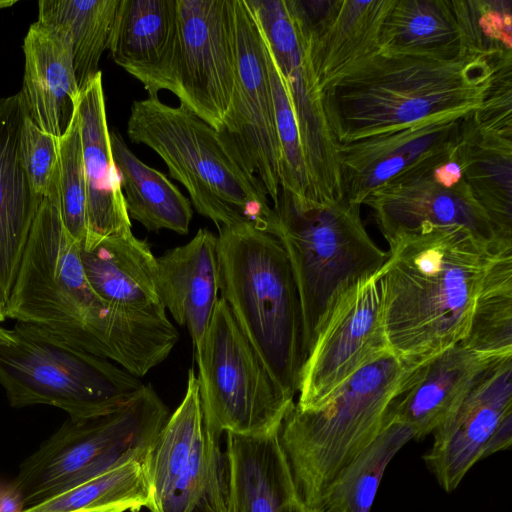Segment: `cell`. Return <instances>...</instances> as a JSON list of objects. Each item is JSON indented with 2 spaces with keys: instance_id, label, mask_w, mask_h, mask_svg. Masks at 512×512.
Instances as JSON below:
<instances>
[{
  "instance_id": "obj_3",
  "label": "cell",
  "mask_w": 512,
  "mask_h": 512,
  "mask_svg": "<svg viewBox=\"0 0 512 512\" xmlns=\"http://www.w3.org/2000/svg\"><path fill=\"white\" fill-rule=\"evenodd\" d=\"M494 68L480 55L445 60L379 49L324 90L338 145L479 108Z\"/></svg>"
},
{
  "instance_id": "obj_24",
  "label": "cell",
  "mask_w": 512,
  "mask_h": 512,
  "mask_svg": "<svg viewBox=\"0 0 512 512\" xmlns=\"http://www.w3.org/2000/svg\"><path fill=\"white\" fill-rule=\"evenodd\" d=\"M278 430L257 435L226 432L228 512H299L303 508Z\"/></svg>"
},
{
  "instance_id": "obj_13",
  "label": "cell",
  "mask_w": 512,
  "mask_h": 512,
  "mask_svg": "<svg viewBox=\"0 0 512 512\" xmlns=\"http://www.w3.org/2000/svg\"><path fill=\"white\" fill-rule=\"evenodd\" d=\"M284 79L295 113L312 198H343L338 143L324 93L311 66L307 31L296 0H247Z\"/></svg>"
},
{
  "instance_id": "obj_8",
  "label": "cell",
  "mask_w": 512,
  "mask_h": 512,
  "mask_svg": "<svg viewBox=\"0 0 512 512\" xmlns=\"http://www.w3.org/2000/svg\"><path fill=\"white\" fill-rule=\"evenodd\" d=\"M13 341L0 345V385L10 406L44 404L70 419L109 414L144 385L116 363L76 348L49 331L16 321Z\"/></svg>"
},
{
  "instance_id": "obj_6",
  "label": "cell",
  "mask_w": 512,
  "mask_h": 512,
  "mask_svg": "<svg viewBox=\"0 0 512 512\" xmlns=\"http://www.w3.org/2000/svg\"><path fill=\"white\" fill-rule=\"evenodd\" d=\"M217 256L220 298L294 399L307 354L300 296L281 242L252 225L221 227Z\"/></svg>"
},
{
  "instance_id": "obj_4",
  "label": "cell",
  "mask_w": 512,
  "mask_h": 512,
  "mask_svg": "<svg viewBox=\"0 0 512 512\" xmlns=\"http://www.w3.org/2000/svg\"><path fill=\"white\" fill-rule=\"evenodd\" d=\"M127 135L159 155L196 211L217 229L248 224L274 235L268 194L223 131L181 104L148 96L131 104Z\"/></svg>"
},
{
  "instance_id": "obj_35",
  "label": "cell",
  "mask_w": 512,
  "mask_h": 512,
  "mask_svg": "<svg viewBox=\"0 0 512 512\" xmlns=\"http://www.w3.org/2000/svg\"><path fill=\"white\" fill-rule=\"evenodd\" d=\"M466 53L497 68L512 63V1L452 0Z\"/></svg>"
},
{
  "instance_id": "obj_37",
  "label": "cell",
  "mask_w": 512,
  "mask_h": 512,
  "mask_svg": "<svg viewBox=\"0 0 512 512\" xmlns=\"http://www.w3.org/2000/svg\"><path fill=\"white\" fill-rule=\"evenodd\" d=\"M268 69L280 147V187L300 196L312 198L295 113L284 79L269 46Z\"/></svg>"
},
{
  "instance_id": "obj_5",
  "label": "cell",
  "mask_w": 512,
  "mask_h": 512,
  "mask_svg": "<svg viewBox=\"0 0 512 512\" xmlns=\"http://www.w3.org/2000/svg\"><path fill=\"white\" fill-rule=\"evenodd\" d=\"M413 367L386 349L321 406L302 410L294 403L288 410L279 442L306 511L324 509L338 475L383 429L389 403Z\"/></svg>"
},
{
  "instance_id": "obj_9",
  "label": "cell",
  "mask_w": 512,
  "mask_h": 512,
  "mask_svg": "<svg viewBox=\"0 0 512 512\" xmlns=\"http://www.w3.org/2000/svg\"><path fill=\"white\" fill-rule=\"evenodd\" d=\"M169 416L154 388L144 384L109 414L68 418L21 463L12 480L26 508L121 465L144 464Z\"/></svg>"
},
{
  "instance_id": "obj_38",
  "label": "cell",
  "mask_w": 512,
  "mask_h": 512,
  "mask_svg": "<svg viewBox=\"0 0 512 512\" xmlns=\"http://www.w3.org/2000/svg\"><path fill=\"white\" fill-rule=\"evenodd\" d=\"M59 138L41 130L27 115L20 136L21 162L34 193L43 198L57 180Z\"/></svg>"
},
{
  "instance_id": "obj_28",
  "label": "cell",
  "mask_w": 512,
  "mask_h": 512,
  "mask_svg": "<svg viewBox=\"0 0 512 512\" xmlns=\"http://www.w3.org/2000/svg\"><path fill=\"white\" fill-rule=\"evenodd\" d=\"M81 262L94 291L109 305L127 311L166 310L158 289L157 260L150 244L131 232L80 246Z\"/></svg>"
},
{
  "instance_id": "obj_23",
  "label": "cell",
  "mask_w": 512,
  "mask_h": 512,
  "mask_svg": "<svg viewBox=\"0 0 512 512\" xmlns=\"http://www.w3.org/2000/svg\"><path fill=\"white\" fill-rule=\"evenodd\" d=\"M25 116L19 92L0 98V301L5 308L42 200L32 190L21 162Z\"/></svg>"
},
{
  "instance_id": "obj_11",
  "label": "cell",
  "mask_w": 512,
  "mask_h": 512,
  "mask_svg": "<svg viewBox=\"0 0 512 512\" xmlns=\"http://www.w3.org/2000/svg\"><path fill=\"white\" fill-rule=\"evenodd\" d=\"M220 437L206 423L193 369L177 409L144 463L151 512H228V476Z\"/></svg>"
},
{
  "instance_id": "obj_26",
  "label": "cell",
  "mask_w": 512,
  "mask_h": 512,
  "mask_svg": "<svg viewBox=\"0 0 512 512\" xmlns=\"http://www.w3.org/2000/svg\"><path fill=\"white\" fill-rule=\"evenodd\" d=\"M156 260L161 301L173 319L187 328L195 349L219 299L217 236L201 228L188 243Z\"/></svg>"
},
{
  "instance_id": "obj_42",
  "label": "cell",
  "mask_w": 512,
  "mask_h": 512,
  "mask_svg": "<svg viewBox=\"0 0 512 512\" xmlns=\"http://www.w3.org/2000/svg\"><path fill=\"white\" fill-rule=\"evenodd\" d=\"M299 512H310V511H306L305 509L302 508ZM315 512H341V511L334 506H329V507L324 508L321 511H315Z\"/></svg>"
},
{
  "instance_id": "obj_44",
  "label": "cell",
  "mask_w": 512,
  "mask_h": 512,
  "mask_svg": "<svg viewBox=\"0 0 512 512\" xmlns=\"http://www.w3.org/2000/svg\"><path fill=\"white\" fill-rule=\"evenodd\" d=\"M15 3H16V1H14V0H12V1L11 0H0V8L9 7Z\"/></svg>"
},
{
  "instance_id": "obj_7",
  "label": "cell",
  "mask_w": 512,
  "mask_h": 512,
  "mask_svg": "<svg viewBox=\"0 0 512 512\" xmlns=\"http://www.w3.org/2000/svg\"><path fill=\"white\" fill-rule=\"evenodd\" d=\"M272 207L274 236L288 256L300 296L308 354L336 298L378 274L388 254L367 232L360 205L345 198L316 200L280 187Z\"/></svg>"
},
{
  "instance_id": "obj_14",
  "label": "cell",
  "mask_w": 512,
  "mask_h": 512,
  "mask_svg": "<svg viewBox=\"0 0 512 512\" xmlns=\"http://www.w3.org/2000/svg\"><path fill=\"white\" fill-rule=\"evenodd\" d=\"M389 349L377 274L361 280L334 301L303 364L296 407L314 409L358 369Z\"/></svg>"
},
{
  "instance_id": "obj_1",
  "label": "cell",
  "mask_w": 512,
  "mask_h": 512,
  "mask_svg": "<svg viewBox=\"0 0 512 512\" xmlns=\"http://www.w3.org/2000/svg\"><path fill=\"white\" fill-rule=\"evenodd\" d=\"M79 250L61 217L56 180L37 210L6 317L145 376L169 356L177 329L166 310L135 312L106 303L90 285Z\"/></svg>"
},
{
  "instance_id": "obj_40",
  "label": "cell",
  "mask_w": 512,
  "mask_h": 512,
  "mask_svg": "<svg viewBox=\"0 0 512 512\" xmlns=\"http://www.w3.org/2000/svg\"><path fill=\"white\" fill-rule=\"evenodd\" d=\"M24 497L13 481L0 480V512H22Z\"/></svg>"
},
{
  "instance_id": "obj_36",
  "label": "cell",
  "mask_w": 512,
  "mask_h": 512,
  "mask_svg": "<svg viewBox=\"0 0 512 512\" xmlns=\"http://www.w3.org/2000/svg\"><path fill=\"white\" fill-rule=\"evenodd\" d=\"M58 195L61 217L70 236L83 244L87 237V191L78 113L59 138Z\"/></svg>"
},
{
  "instance_id": "obj_18",
  "label": "cell",
  "mask_w": 512,
  "mask_h": 512,
  "mask_svg": "<svg viewBox=\"0 0 512 512\" xmlns=\"http://www.w3.org/2000/svg\"><path fill=\"white\" fill-rule=\"evenodd\" d=\"M466 114H440L339 145L343 198L361 206L371 192L400 174L451 158Z\"/></svg>"
},
{
  "instance_id": "obj_17",
  "label": "cell",
  "mask_w": 512,
  "mask_h": 512,
  "mask_svg": "<svg viewBox=\"0 0 512 512\" xmlns=\"http://www.w3.org/2000/svg\"><path fill=\"white\" fill-rule=\"evenodd\" d=\"M455 157L498 241L512 247L511 72L494 75L482 105L463 117Z\"/></svg>"
},
{
  "instance_id": "obj_43",
  "label": "cell",
  "mask_w": 512,
  "mask_h": 512,
  "mask_svg": "<svg viewBox=\"0 0 512 512\" xmlns=\"http://www.w3.org/2000/svg\"><path fill=\"white\" fill-rule=\"evenodd\" d=\"M6 308L0 301V323L6 319Z\"/></svg>"
},
{
  "instance_id": "obj_33",
  "label": "cell",
  "mask_w": 512,
  "mask_h": 512,
  "mask_svg": "<svg viewBox=\"0 0 512 512\" xmlns=\"http://www.w3.org/2000/svg\"><path fill=\"white\" fill-rule=\"evenodd\" d=\"M144 464L130 462L82 482L22 512H138L150 508Z\"/></svg>"
},
{
  "instance_id": "obj_41",
  "label": "cell",
  "mask_w": 512,
  "mask_h": 512,
  "mask_svg": "<svg viewBox=\"0 0 512 512\" xmlns=\"http://www.w3.org/2000/svg\"><path fill=\"white\" fill-rule=\"evenodd\" d=\"M13 341L9 330L4 329L0 326V345L9 344Z\"/></svg>"
},
{
  "instance_id": "obj_2",
  "label": "cell",
  "mask_w": 512,
  "mask_h": 512,
  "mask_svg": "<svg viewBox=\"0 0 512 512\" xmlns=\"http://www.w3.org/2000/svg\"><path fill=\"white\" fill-rule=\"evenodd\" d=\"M388 245L377 274L386 339L399 359L416 366L466 336L498 251L466 228L431 224L401 233Z\"/></svg>"
},
{
  "instance_id": "obj_25",
  "label": "cell",
  "mask_w": 512,
  "mask_h": 512,
  "mask_svg": "<svg viewBox=\"0 0 512 512\" xmlns=\"http://www.w3.org/2000/svg\"><path fill=\"white\" fill-rule=\"evenodd\" d=\"M23 51L19 93L26 113L41 130L60 138L76 114L80 94L69 41L36 21L27 31Z\"/></svg>"
},
{
  "instance_id": "obj_10",
  "label": "cell",
  "mask_w": 512,
  "mask_h": 512,
  "mask_svg": "<svg viewBox=\"0 0 512 512\" xmlns=\"http://www.w3.org/2000/svg\"><path fill=\"white\" fill-rule=\"evenodd\" d=\"M201 406L218 435H257L280 427L295 403L219 298L210 324L194 349Z\"/></svg>"
},
{
  "instance_id": "obj_31",
  "label": "cell",
  "mask_w": 512,
  "mask_h": 512,
  "mask_svg": "<svg viewBox=\"0 0 512 512\" xmlns=\"http://www.w3.org/2000/svg\"><path fill=\"white\" fill-rule=\"evenodd\" d=\"M120 0H41L38 20L64 34L70 44L77 85L81 91L99 72Z\"/></svg>"
},
{
  "instance_id": "obj_12",
  "label": "cell",
  "mask_w": 512,
  "mask_h": 512,
  "mask_svg": "<svg viewBox=\"0 0 512 512\" xmlns=\"http://www.w3.org/2000/svg\"><path fill=\"white\" fill-rule=\"evenodd\" d=\"M174 49L163 90L221 130L237 76L235 0H176Z\"/></svg>"
},
{
  "instance_id": "obj_39",
  "label": "cell",
  "mask_w": 512,
  "mask_h": 512,
  "mask_svg": "<svg viewBox=\"0 0 512 512\" xmlns=\"http://www.w3.org/2000/svg\"><path fill=\"white\" fill-rule=\"evenodd\" d=\"M432 175L437 183L446 188H452L463 179L461 167L455 154L432 169Z\"/></svg>"
},
{
  "instance_id": "obj_15",
  "label": "cell",
  "mask_w": 512,
  "mask_h": 512,
  "mask_svg": "<svg viewBox=\"0 0 512 512\" xmlns=\"http://www.w3.org/2000/svg\"><path fill=\"white\" fill-rule=\"evenodd\" d=\"M432 434L423 460L447 493L478 461L510 448L512 356L486 365L456 411Z\"/></svg>"
},
{
  "instance_id": "obj_32",
  "label": "cell",
  "mask_w": 512,
  "mask_h": 512,
  "mask_svg": "<svg viewBox=\"0 0 512 512\" xmlns=\"http://www.w3.org/2000/svg\"><path fill=\"white\" fill-rule=\"evenodd\" d=\"M460 344L488 362L512 356V249L493 255Z\"/></svg>"
},
{
  "instance_id": "obj_20",
  "label": "cell",
  "mask_w": 512,
  "mask_h": 512,
  "mask_svg": "<svg viewBox=\"0 0 512 512\" xmlns=\"http://www.w3.org/2000/svg\"><path fill=\"white\" fill-rule=\"evenodd\" d=\"M307 31L312 69L324 90L380 49L394 0H296Z\"/></svg>"
},
{
  "instance_id": "obj_22",
  "label": "cell",
  "mask_w": 512,
  "mask_h": 512,
  "mask_svg": "<svg viewBox=\"0 0 512 512\" xmlns=\"http://www.w3.org/2000/svg\"><path fill=\"white\" fill-rule=\"evenodd\" d=\"M77 113L87 191V237L80 246L90 248L132 231L111 151L101 72L80 91Z\"/></svg>"
},
{
  "instance_id": "obj_29",
  "label": "cell",
  "mask_w": 512,
  "mask_h": 512,
  "mask_svg": "<svg viewBox=\"0 0 512 512\" xmlns=\"http://www.w3.org/2000/svg\"><path fill=\"white\" fill-rule=\"evenodd\" d=\"M110 144L130 220L148 231L187 234L193 216L190 200L165 174L142 162L117 131L110 132Z\"/></svg>"
},
{
  "instance_id": "obj_27",
  "label": "cell",
  "mask_w": 512,
  "mask_h": 512,
  "mask_svg": "<svg viewBox=\"0 0 512 512\" xmlns=\"http://www.w3.org/2000/svg\"><path fill=\"white\" fill-rule=\"evenodd\" d=\"M176 28V0H120L108 49L149 96L163 90Z\"/></svg>"
},
{
  "instance_id": "obj_34",
  "label": "cell",
  "mask_w": 512,
  "mask_h": 512,
  "mask_svg": "<svg viewBox=\"0 0 512 512\" xmlns=\"http://www.w3.org/2000/svg\"><path fill=\"white\" fill-rule=\"evenodd\" d=\"M412 439L413 432L406 425L384 426L338 475L328 491L324 508L334 506L341 512H371L389 462Z\"/></svg>"
},
{
  "instance_id": "obj_30",
  "label": "cell",
  "mask_w": 512,
  "mask_h": 512,
  "mask_svg": "<svg viewBox=\"0 0 512 512\" xmlns=\"http://www.w3.org/2000/svg\"><path fill=\"white\" fill-rule=\"evenodd\" d=\"M380 49L453 60L467 54L452 0H394Z\"/></svg>"
},
{
  "instance_id": "obj_16",
  "label": "cell",
  "mask_w": 512,
  "mask_h": 512,
  "mask_svg": "<svg viewBox=\"0 0 512 512\" xmlns=\"http://www.w3.org/2000/svg\"><path fill=\"white\" fill-rule=\"evenodd\" d=\"M237 76L223 131L273 204L280 191V147L268 69V46L247 0H235Z\"/></svg>"
},
{
  "instance_id": "obj_19",
  "label": "cell",
  "mask_w": 512,
  "mask_h": 512,
  "mask_svg": "<svg viewBox=\"0 0 512 512\" xmlns=\"http://www.w3.org/2000/svg\"><path fill=\"white\" fill-rule=\"evenodd\" d=\"M437 165L404 172L363 201L386 241L422 224H431L466 228L495 251L512 249L500 244L489 216L464 178L452 188L435 181L432 169Z\"/></svg>"
},
{
  "instance_id": "obj_21",
  "label": "cell",
  "mask_w": 512,
  "mask_h": 512,
  "mask_svg": "<svg viewBox=\"0 0 512 512\" xmlns=\"http://www.w3.org/2000/svg\"><path fill=\"white\" fill-rule=\"evenodd\" d=\"M489 363L458 343L414 366L389 403L384 426L406 425L416 440L432 434L456 411Z\"/></svg>"
}]
</instances>
